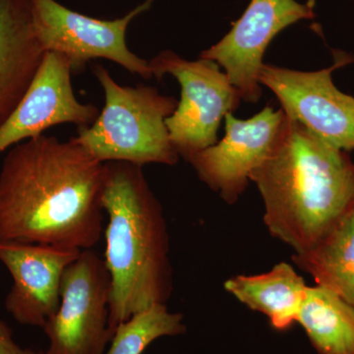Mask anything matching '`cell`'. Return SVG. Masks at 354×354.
Segmentation results:
<instances>
[{
  "label": "cell",
  "instance_id": "8",
  "mask_svg": "<svg viewBox=\"0 0 354 354\" xmlns=\"http://www.w3.org/2000/svg\"><path fill=\"white\" fill-rule=\"evenodd\" d=\"M353 62V55L337 50L334 64L318 71L264 64L259 80L288 118L329 145L349 152L354 150V97L335 87L333 73Z\"/></svg>",
  "mask_w": 354,
  "mask_h": 354
},
{
  "label": "cell",
  "instance_id": "19",
  "mask_svg": "<svg viewBox=\"0 0 354 354\" xmlns=\"http://www.w3.org/2000/svg\"><path fill=\"white\" fill-rule=\"evenodd\" d=\"M298 1H299V0H298ZM304 1H307V0H304Z\"/></svg>",
  "mask_w": 354,
  "mask_h": 354
},
{
  "label": "cell",
  "instance_id": "12",
  "mask_svg": "<svg viewBox=\"0 0 354 354\" xmlns=\"http://www.w3.org/2000/svg\"><path fill=\"white\" fill-rule=\"evenodd\" d=\"M81 251L50 244L0 241V262L13 281L4 306L14 320L43 329L59 306L65 270Z\"/></svg>",
  "mask_w": 354,
  "mask_h": 354
},
{
  "label": "cell",
  "instance_id": "10",
  "mask_svg": "<svg viewBox=\"0 0 354 354\" xmlns=\"http://www.w3.org/2000/svg\"><path fill=\"white\" fill-rule=\"evenodd\" d=\"M285 118L283 109L269 106L246 120L228 113L225 137L186 162L203 183L234 204L245 191L251 174L271 152Z\"/></svg>",
  "mask_w": 354,
  "mask_h": 354
},
{
  "label": "cell",
  "instance_id": "7",
  "mask_svg": "<svg viewBox=\"0 0 354 354\" xmlns=\"http://www.w3.org/2000/svg\"><path fill=\"white\" fill-rule=\"evenodd\" d=\"M111 278L104 259L81 251L65 270L59 306L44 326L50 346L44 354H104L109 327Z\"/></svg>",
  "mask_w": 354,
  "mask_h": 354
},
{
  "label": "cell",
  "instance_id": "13",
  "mask_svg": "<svg viewBox=\"0 0 354 354\" xmlns=\"http://www.w3.org/2000/svg\"><path fill=\"white\" fill-rule=\"evenodd\" d=\"M44 53L30 0H0V128L24 97Z\"/></svg>",
  "mask_w": 354,
  "mask_h": 354
},
{
  "label": "cell",
  "instance_id": "15",
  "mask_svg": "<svg viewBox=\"0 0 354 354\" xmlns=\"http://www.w3.org/2000/svg\"><path fill=\"white\" fill-rule=\"evenodd\" d=\"M295 264L354 308V208L315 245L295 254Z\"/></svg>",
  "mask_w": 354,
  "mask_h": 354
},
{
  "label": "cell",
  "instance_id": "1",
  "mask_svg": "<svg viewBox=\"0 0 354 354\" xmlns=\"http://www.w3.org/2000/svg\"><path fill=\"white\" fill-rule=\"evenodd\" d=\"M106 165L72 137H35L9 149L0 169V241L86 250L104 232Z\"/></svg>",
  "mask_w": 354,
  "mask_h": 354
},
{
  "label": "cell",
  "instance_id": "17",
  "mask_svg": "<svg viewBox=\"0 0 354 354\" xmlns=\"http://www.w3.org/2000/svg\"><path fill=\"white\" fill-rule=\"evenodd\" d=\"M185 330L183 314L169 311L165 304L153 305L118 326L104 354H142L160 337Z\"/></svg>",
  "mask_w": 354,
  "mask_h": 354
},
{
  "label": "cell",
  "instance_id": "9",
  "mask_svg": "<svg viewBox=\"0 0 354 354\" xmlns=\"http://www.w3.org/2000/svg\"><path fill=\"white\" fill-rule=\"evenodd\" d=\"M316 0H251L241 18L221 41L203 50L200 58L225 70L242 101L259 102L263 57L272 39L298 21L315 17Z\"/></svg>",
  "mask_w": 354,
  "mask_h": 354
},
{
  "label": "cell",
  "instance_id": "14",
  "mask_svg": "<svg viewBox=\"0 0 354 354\" xmlns=\"http://www.w3.org/2000/svg\"><path fill=\"white\" fill-rule=\"evenodd\" d=\"M225 290L254 311L269 318L274 329L285 330L297 323L308 286L288 263L259 274H239L225 283Z\"/></svg>",
  "mask_w": 354,
  "mask_h": 354
},
{
  "label": "cell",
  "instance_id": "2",
  "mask_svg": "<svg viewBox=\"0 0 354 354\" xmlns=\"http://www.w3.org/2000/svg\"><path fill=\"white\" fill-rule=\"evenodd\" d=\"M272 236L299 254L354 208V162L286 114L271 152L251 174Z\"/></svg>",
  "mask_w": 354,
  "mask_h": 354
},
{
  "label": "cell",
  "instance_id": "4",
  "mask_svg": "<svg viewBox=\"0 0 354 354\" xmlns=\"http://www.w3.org/2000/svg\"><path fill=\"white\" fill-rule=\"evenodd\" d=\"M93 74L104 90V106L92 125L78 128L77 143L102 164L176 165L180 157L165 124L178 106L176 97L151 86L120 85L102 64L93 66Z\"/></svg>",
  "mask_w": 354,
  "mask_h": 354
},
{
  "label": "cell",
  "instance_id": "5",
  "mask_svg": "<svg viewBox=\"0 0 354 354\" xmlns=\"http://www.w3.org/2000/svg\"><path fill=\"white\" fill-rule=\"evenodd\" d=\"M149 65L156 78L171 75L180 85L178 106L165 120L179 157L187 160L216 144L221 120L242 101L227 74L215 62L204 58L191 62L169 50L158 53Z\"/></svg>",
  "mask_w": 354,
  "mask_h": 354
},
{
  "label": "cell",
  "instance_id": "6",
  "mask_svg": "<svg viewBox=\"0 0 354 354\" xmlns=\"http://www.w3.org/2000/svg\"><path fill=\"white\" fill-rule=\"evenodd\" d=\"M145 0L123 17L102 20L62 6L57 0H30L32 24L44 51L60 53L68 59L73 74L80 73L93 59L111 60L132 74L152 79L149 62L128 48L130 23L152 7Z\"/></svg>",
  "mask_w": 354,
  "mask_h": 354
},
{
  "label": "cell",
  "instance_id": "3",
  "mask_svg": "<svg viewBox=\"0 0 354 354\" xmlns=\"http://www.w3.org/2000/svg\"><path fill=\"white\" fill-rule=\"evenodd\" d=\"M102 204L108 215L104 264L111 278L109 327L116 328L172 292L169 239L162 205L143 167L106 162Z\"/></svg>",
  "mask_w": 354,
  "mask_h": 354
},
{
  "label": "cell",
  "instance_id": "11",
  "mask_svg": "<svg viewBox=\"0 0 354 354\" xmlns=\"http://www.w3.org/2000/svg\"><path fill=\"white\" fill-rule=\"evenodd\" d=\"M71 66L60 53L46 51L24 97L0 128V155L26 140L41 136L57 125L88 127L99 118L100 109L77 99Z\"/></svg>",
  "mask_w": 354,
  "mask_h": 354
},
{
  "label": "cell",
  "instance_id": "16",
  "mask_svg": "<svg viewBox=\"0 0 354 354\" xmlns=\"http://www.w3.org/2000/svg\"><path fill=\"white\" fill-rule=\"evenodd\" d=\"M297 323L318 354H354V308L332 290L308 286Z\"/></svg>",
  "mask_w": 354,
  "mask_h": 354
},
{
  "label": "cell",
  "instance_id": "18",
  "mask_svg": "<svg viewBox=\"0 0 354 354\" xmlns=\"http://www.w3.org/2000/svg\"><path fill=\"white\" fill-rule=\"evenodd\" d=\"M0 354H44L43 351L23 348L13 337L12 330L0 318Z\"/></svg>",
  "mask_w": 354,
  "mask_h": 354
}]
</instances>
